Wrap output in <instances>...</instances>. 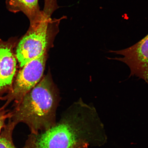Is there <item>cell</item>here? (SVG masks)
I'll list each match as a JSON object with an SVG mask.
<instances>
[{
    "instance_id": "cell-1",
    "label": "cell",
    "mask_w": 148,
    "mask_h": 148,
    "mask_svg": "<svg viewBox=\"0 0 148 148\" xmlns=\"http://www.w3.org/2000/svg\"><path fill=\"white\" fill-rule=\"evenodd\" d=\"M93 112L82 101L74 103L53 127L36 135V148H71L78 143L89 145L93 138Z\"/></svg>"
},
{
    "instance_id": "cell-2",
    "label": "cell",
    "mask_w": 148,
    "mask_h": 148,
    "mask_svg": "<svg viewBox=\"0 0 148 148\" xmlns=\"http://www.w3.org/2000/svg\"><path fill=\"white\" fill-rule=\"evenodd\" d=\"M57 105L52 81L46 75L14 106L11 119L16 125L25 124L30 134L37 135L56 124Z\"/></svg>"
},
{
    "instance_id": "cell-3",
    "label": "cell",
    "mask_w": 148,
    "mask_h": 148,
    "mask_svg": "<svg viewBox=\"0 0 148 148\" xmlns=\"http://www.w3.org/2000/svg\"><path fill=\"white\" fill-rule=\"evenodd\" d=\"M43 17L38 23L29 25L27 32L18 40L15 49L16 58L21 68L46 53L48 47L59 31L60 19L52 18L58 8L57 0H44Z\"/></svg>"
},
{
    "instance_id": "cell-4",
    "label": "cell",
    "mask_w": 148,
    "mask_h": 148,
    "mask_svg": "<svg viewBox=\"0 0 148 148\" xmlns=\"http://www.w3.org/2000/svg\"><path fill=\"white\" fill-rule=\"evenodd\" d=\"M46 53L33 59L22 67L14 79L12 90L1 99L5 101V107L13 102L17 105L28 92L42 79L45 70Z\"/></svg>"
},
{
    "instance_id": "cell-5",
    "label": "cell",
    "mask_w": 148,
    "mask_h": 148,
    "mask_svg": "<svg viewBox=\"0 0 148 148\" xmlns=\"http://www.w3.org/2000/svg\"><path fill=\"white\" fill-rule=\"evenodd\" d=\"M18 40L16 37L6 41L0 38V101L12 90L17 74L15 49Z\"/></svg>"
},
{
    "instance_id": "cell-6",
    "label": "cell",
    "mask_w": 148,
    "mask_h": 148,
    "mask_svg": "<svg viewBox=\"0 0 148 148\" xmlns=\"http://www.w3.org/2000/svg\"><path fill=\"white\" fill-rule=\"evenodd\" d=\"M109 53L123 56V57L108 58L120 61L128 66L131 76H136L145 81L148 85V34L140 41L130 47Z\"/></svg>"
},
{
    "instance_id": "cell-7",
    "label": "cell",
    "mask_w": 148,
    "mask_h": 148,
    "mask_svg": "<svg viewBox=\"0 0 148 148\" xmlns=\"http://www.w3.org/2000/svg\"><path fill=\"white\" fill-rule=\"evenodd\" d=\"M39 0H6V8L11 12H23L30 22V25L39 22L44 15L40 10Z\"/></svg>"
},
{
    "instance_id": "cell-8",
    "label": "cell",
    "mask_w": 148,
    "mask_h": 148,
    "mask_svg": "<svg viewBox=\"0 0 148 148\" xmlns=\"http://www.w3.org/2000/svg\"><path fill=\"white\" fill-rule=\"evenodd\" d=\"M16 125L11 119L3 129L0 135V148H18L14 143L12 139L13 132ZM20 148H36V135H29L25 145Z\"/></svg>"
},
{
    "instance_id": "cell-9",
    "label": "cell",
    "mask_w": 148,
    "mask_h": 148,
    "mask_svg": "<svg viewBox=\"0 0 148 148\" xmlns=\"http://www.w3.org/2000/svg\"><path fill=\"white\" fill-rule=\"evenodd\" d=\"M4 106L0 107V135L6 125L5 122L12 117V111L7 110Z\"/></svg>"
},
{
    "instance_id": "cell-10",
    "label": "cell",
    "mask_w": 148,
    "mask_h": 148,
    "mask_svg": "<svg viewBox=\"0 0 148 148\" xmlns=\"http://www.w3.org/2000/svg\"><path fill=\"white\" fill-rule=\"evenodd\" d=\"M88 147L87 144L85 143H78L73 146L71 148H87Z\"/></svg>"
}]
</instances>
